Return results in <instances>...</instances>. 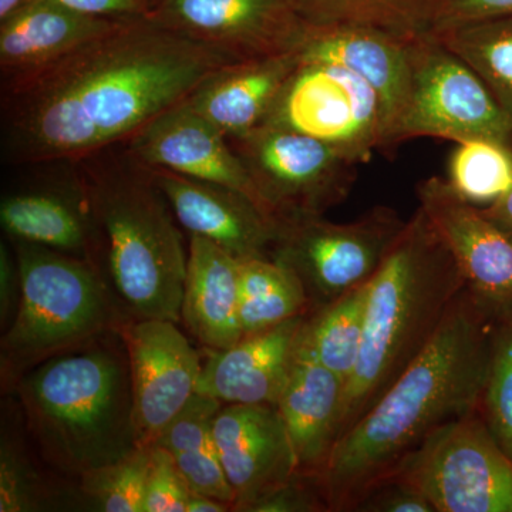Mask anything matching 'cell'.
<instances>
[{
    "label": "cell",
    "mask_w": 512,
    "mask_h": 512,
    "mask_svg": "<svg viewBox=\"0 0 512 512\" xmlns=\"http://www.w3.org/2000/svg\"><path fill=\"white\" fill-rule=\"evenodd\" d=\"M177 325L167 319H131L119 329L130 365L138 447H153L197 393L201 356Z\"/></svg>",
    "instance_id": "13"
},
{
    "label": "cell",
    "mask_w": 512,
    "mask_h": 512,
    "mask_svg": "<svg viewBox=\"0 0 512 512\" xmlns=\"http://www.w3.org/2000/svg\"><path fill=\"white\" fill-rule=\"evenodd\" d=\"M22 0H0V19L12 12Z\"/></svg>",
    "instance_id": "42"
},
{
    "label": "cell",
    "mask_w": 512,
    "mask_h": 512,
    "mask_svg": "<svg viewBox=\"0 0 512 512\" xmlns=\"http://www.w3.org/2000/svg\"><path fill=\"white\" fill-rule=\"evenodd\" d=\"M447 181L471 204H493L512 188V146L487 138L457 143Z\"/></svg>",
    "instance_id": "31"
},
{
    "label": "cell",
    "mask_w": 512,
    "mask_h": 512,
    "mask_svg": "<svg viewBox=\"0 0 512 512\" xmlns=\"http://www.w3.org/2000/svg\"><path fill=\"white\" fill-rule=\"evenodd\" d=\"M9 241L19 262L22 296L15 320L0 339V384L6 394L33 367L117 332L130 320L90 262L42 245Z\"/></svg>",
    "instance_id": "6"
},
{
    "label": "cell",
    "mask_w": 512,
    "mask_h": 512,
    "mask_svg": "<svg viewBox=\"0 0 512 512\" xmlns=\"http://www.w3.org/2000/svg\"><path fill=\"white\" fill-rule=\"evenodd\" d=\"M181 322L207 352H221L242 338L239 259L200 235H190L188 244Z\"/></svg>",
    "instance_id": "24"
},
{
    "label": "cell",
    "mask_w": 512,
    "mask_h": 512,
    "mask_svg": "<svg viewBox=\"0 0 512 512\" xmlns=\"http://www.w3.org/2000/svg\"><path fill=\"white\" fill-rule=\"evenodd\" d=\"M512 16V0H431L430 32Z\"/></svg>",
    "instance_id": "36"
},
{
    "label": "cell",
    "mask_w": 512,
    "mask_h": 512,
    "mask_svg": "<svg viewBox=\"0 0 512 512\" xmlns=\"http://www.w3.org/2000/svg\"><path fill=\"white\" fill-rule=\"evenodd\" d=\"M101 245V271L127 319L181 322L187 254L167 198L130 154L82 175Z\"/></svg>",
    "instance_id": "5"
},
{
    "label": "cell",
    "mask_w": 512,
    "mask_h": 512,
    "mask_svg": "<svg viewBox=\"0 0 512 512\" xmlns=\"http://www.w3.org/2000/svg\"><path fill=\"white\" fill-rule=\"evenodd\" d=\"M214 437L234 491L235 512H249L298 474L284 420L271 404H222Z\"/></svg>",
    "instance_id": "16"
},
{
    "label": "cell",
    "mask_w": 512,
    "mask_h": 512,
    "mask_svg": "<svg viewBox=\"0 0 512 512\" xmlns=\"http://www.w3.org/2000/svg\"><path fill=\"white\" fill-rule=\"evenodd\" d=\"M191 490L164 448L151 447L144 512H187Z\"/></svg>",
    "instance_id": "34"
},
{
    "label": "cell",
    "mask_w": 512,
    "mask_h": 512,
    "mask_svg": "<svg viewBox=\"0 0 512 512\" xmlns=\"http://www.w3.org/2000/svg\"><path fill=\"white\" fill-rule=\"evenodd\" d=\"M410 89L392 148L412 138H487L512 146V126L493 94L433 33L410 46Z\"/></svg>",
    "instance_id": "10"
},
{
    "label": "cell",
    "mask_w": 512,
    "mask_h": 512,
    "mask_svg": "<svg viewBox=\"0 0 512 512\" xmlns=\"http://www.w3.org/2000/svg\"><path fill=\"white\" fill-rule=\"evenodd\" d=\"M419 207L450 249L468 291L505 325L512 323V239L447 180L417 185Z\"/></svg>",
    "instance_id": "14"
},
{
    "label": "cell",
    "mask_w": 512,
    "mask_h": 512,
    "mask_svg": "<svg viewBox=\"0 0 512 512\" xmlns=\"http://www.w3.org/2000/svg\"><path fill=\"white\" fill-rule=\"evenodd\" d=\"M406 224L387 207L346 224L323 217L279 220L272 259L298 276L312 313L372 281Z\"/></svg>",
    "instance_id": "7"
},
{
    "label": "cell",
    "mask_w": 512,
    "mask_h": 512,
    "mask_svg": "<svg viewBox=\"0 0 512 512\" xmlns=\"http://www.w3.org/2000/svg\"><path fill=\"white\" fill-rule=\"evenodd\" d=\"M480 412L512 458V323L503 326L498 335Z\"/></svg>",
    "instance_id": "33"
},
{
    "label": "cell",
    "mask_w": 512,
    "mask_h": 512,
    "mask_svg": "<svg viewBox=\"0 0 512 512\" xmlns=\"http://www.w3.org/2000/svg\"><path fill=\"white\" fill-rule=\"evenodd\" d=\"M430 33L480 77L512 126V16Z\"/></svg>",
    "instance_id": "28"
},
{
    "label": "cell",
    "mask_w": 512,
    "mask_h": 512,
    "mask_svg": "<svg viewBox=\"0 0 512 512\" xmlns=\"http://www.w3.org/2000/svg\"><path fill=\"white\" fill-rule=\"evenodd\" d=\"M416 36L357 25H309L299 42L301 60L342 64L355 72L382 103L386 120V148L393 150L394 130L399 124L410 89V46Z\"/></svg>",
    "instance_id": "18"
},
{
    "label": "cell",
    "mask_w": 512,
    "mask_h": 512,
    "mask_svg": "<svg viewBox=\"0 0 512 512\" xmlns=\"http://www.w3.org/2000/svg\"><path fill=\"white\" fill-rule=\"evenodd\" d=\"M329 511L319 477L296 474L292 480L252 505L249 512Z\"/></svg>",
    "instance_id": "35"
},
{
    "label": "cell",
    "mask_w": 512,
    "mask_h": 512,
    "mask_svg": "<svg viewBox=\"0 0 512 512\" xmlns=\"http://www.w3.org/2000/svg\"><path fill=\"white\" fill-rule=\"evenodd\" d=\"M369 284L309 313L303 329V343L313 356L346 383L362 348Z\"/></svg>",
    "instance_id": "29"
},
{
    "label": "cell",
    "mask_w": 512,
    "mask_h": 512,
    "mask_svg": "<svg viewBox=\"0 0 512 512\" xmlns=\"http://www.w3.org/2000/svg\"><path fill=\"white\" fill-rule=\"evenodd\" d=\"M221 407L218 400L195 393L154 446L170 454L191 493L217 498L234 511V491L225 476L214 437V420Z\"/></svg>",
    "instance_id": "25"
},
{
    "label": "cell",
    "mask_w": 512,
    "mask_h": 512,
    "mask_svg": "<svg viewBox=\"0 0 512 512\" xmlns=\"http://www.w3.org/2000/svg\"><path fill=\"white\" fill-rule=\"evenodd\" d=\"M481 210L512 239V188L500 200Z\"/></svg>",
    "instance_id": "40"
},
{
    "label": "cell",
    "mask_w": 512,
    "mask_h": 512,
    "mask_svg": "<svg viewBox=\"0 0 512 512\" xmlns=\"http://www.w3.org/2000/svg\"><path fill=\"white\" fill-rule=\"evenodd\" d=\"M0 222L6 237L84 259L103 275L99 231L82 178L3 195Z\"/></svg>",
    "instance_id": "21"
},
{
    "label": "cell",
    "mask_w": 512,
    "mask_h": 512,
    "mask_svg": "<svg viewBox=\"0 0 512 512\" xmlns=\"http://www.w3.org/2000/svg\"><path fill=\"white\" fill-rule=\"evenodd\" d=\"M356 511L436 512L430 501L413 485L392 478L367 495Z\"/></svg>",
    "instance_id": "37"
},
{
    "label": "cell",
    "mask_w": 512,
    "mask_h": 512,
    "mask_svg": "<svg viewBox=\"0 0 512 512\" xmlns=\"http://www.w3.org/2000/svg\"><path fill=\"white\" fill-rule=\"evenodd\" d=\"M126 22L80 15L43 0H23L0 19L2 82L43 69Z\"/></svg>",
    "instance_id": "22"
},
{
    "label": "cell",
    "mask_w": 512,
    "mask_h": 512,
    "mask_svg": "<svg viewBox=\"0 0 512 512\" xmlns=\"http://www.w3.org/2000/svg\"><path fill=\"white\" fill-rule=\"evenodd\" d=\"M503 326L467 286L460 292L427 348L336 441L319 477L329 511H356L431 433L481 409Z\"/></svg>",
    "instance_id": "2"
},
{
    "label": "cell",
    "mask_w": 512,
    "mask_h": 512,
    "mask_svg": "<svg viewBox=\"0 0 512 512\" xmlns=\"http://www.w3.org/2000/svg\"><path fill=\"white\" fill-rule=\"evenodd\" d=\"M232 511L231 505L217 498L208 497L197 493H191L187 504V512H228Z\"/></svg>",
    "instance_id": "41"
},
{
    "label": "cell",
    "mask_w": 512,
    "mask_h": 512,
    "mask_svg": "<svg viewBox=\"0 0 512 512\" xmlns=\"http://www.w3.org/2000/svg\"><path fill=\"white\" fill-rule=\"evenodd\" d=\"M346 382L319 362L308 346L298 355L276 409L291 439L298 473L320 477L339 437Z\"/></svg>",
    "instance_id": "20"
},
{
    "label": "cell",
    "mask_w": 512,
    "mask_h": 512,
    "mask_svg": "<svg viewBox=\"0 0 512 512\" xmlns=\"http://www.w3.org/2000/svg\"><path fill=\"white\" fill-rule=\"evenodd\" d=\"M23 2V0H22ZM80 15L103 19L147 18L153 0H43Z\"/></svg>",
    "instance_id": "38"
},
{
    "label": "cell",
    "mask_w": 512,
    "mask_h": 512,
    "mask_svg": "<svg viewBox=\"0 0 512 512\" xmlns=\"http://www.w3.org/2000/svg\"><path fill=\"white\" fill-rule=\"evenodd\" d=\"M261 124L316 138L356 165L386 148L379 97L338 63L299 59Z\"/></svg>",
    "instance_id": "9"
},
{
    "label": "cell",
    "mask_w": 512,
    "mask_h": 512,
    "mask_svg": "<svg viewBox=\"0 0 512 512\" xmlns=\"http://www.w3.org/2000/svg\"><path fill=\"white\" fill-rule=\"evenodd\" d=\"M392 478L417 488L436 512H512V458L480 410L431 433Z\"/></svg>",
    "instance_id": "8"
},
{
    "label": "cell",
    "mask_w": 512,
    "mask_h": 512,
    "mask_svg": "<svg viewBox=\"0 0 512 512\" xmlns=\"http://www.w3.org/2000/svg\"><path fill=\"white\" fill-rule=\"evenodd\" d=\"M464 288L456 259L417 208L370 281L362 348L346 383L338 440L427 348Z\"/></svg>",
    "instance_id": "4"
},
{
    "label": "cell",
    "mask_w": 512,
    "mask_h": 512,
    "mask_svg": "<svg viewBox=\"0 0 512 512\" xmlns=\"http://www.w3.org/2000/svg\"><path fill=\"white\" fill-rule=\"evenodd\" d=\"M148 170L188 234L210 239L237 259H272L279 220L247 195L164 168Z\"/></svg>",
    "instance_id": "17"
},
{
    "label": "cell",
    "mask_w": 512,
    "mask_h": 512,
    "mask_svg": "<svg viewBox=\"0 0 512 512\" xmlns=\"http://www.w3.org/2000/svg\"><path fill=\"white\" fill-rule=\"evenodd\" d=\"M308 315L296 316L231 348L208 352L202 363L197 393L222 404L276 406L291 373Z\"/></svg>",
    "instance_id": "19"
},
{
    "label": "cell",
    "mask_w": 512,
    "mask_h": 512,
    "mask_svg": "<svg viewBox=\"0 0 512 512\" xmlns=\"http://www.w3.org/2000/svg\"><path fill=\"white\" fill-rule=\"evenodd\" d=\"M151 447L97 468L77 481L83 505L101 512H144Z\"/></svg>",
    "instance_id": "32"
},
{
    "label": "cell",
    "mask_w": 512,
    "mask_h": 512,
    "mask_svg": "<svg viewBox=\"0 0 512 512\" xmlns=\"http://www.w3.org/2000/svg\"><path fill=\"white\" fill-rule=\"evenodd\" d=\"M309 25H357L402 36L430 32L431 0H295Z\"/></svg>",
    "instance_id": "30"
},
{
    "label": "cell",
    "mask_w": 512,
    "mask_h": 512,
    "mask_svg": "<svg viewBox=\"0 0 512 512\" xmlns=\"http://www.w3.org/2000/svg\"><path fill=\"white\" fill-rule=\"evenodd\" d=\"M22 296V278L15 249L2 241L0 244V328L2 333L12 325L18 313Z\"/></svg>",
    "instance_id": "39"
},
{
    "label": "cell",
    "mask_w": 512,
    "mask_h": 512,
    "mask_svg": "<svg viewBox=\"0 0 512 512\" xmlns=\"http://www.w3.org/2000/svg\"><path fill=\"white\" fill-rule=\"evenodd\" d=\"M234 62L148 18L128 20L43 69L3 80V156L12 164L96 156Z\"/></svg>",
    "instance_id": "1"
},
{
    "label": "cell",
    "mask_w": 512,
    "mask_h": 512,
    "mask_svg": "<svg viewBox=\"0 0 512 512\" xmlns=\"http://www.w3.org/2000/svg\"><path fill=\"white\" fill-rule=\"evenodd\" d=\"M309 313L308 296L291 269L269 258L239 259L242 338Z\"/></svg>",
    "instance_id": "27"
},
{
    "label": "cell",
    "mask_w": 512,
    "mask_h": 512,
    "mask_svg": "<svg viewBox=\"0 0 512 512\" xmlns=\"http://www.w3.org/2000/svg\"><path fill=\"white\" fill-rule=\"evenodd\" d=\"M12 393L37 456L67 480L77 483L138 447L119 330L33 367Z\"/></svg>",
    "instance_id": "3"
},
{
    "label": "cell",
    "mask_w": 512,
    "mask_h": 512,
    "mask_svg": "<svg viewBox=\"0 0 512 512\" xmlns=\"http://www.w3.org/2000/svg\"><path fill=\"white\" fill-rule=\"evenodd\" d=\"M126 143L127 153L140 164L232 188L274 215L228 138L187 100L165 110Z\"/></svg>",
    "instance_id": "15"
},
{
    "label": "cell",
    "mask_w": 512,
    "mask_h": 512,
    "mask_svg": "<svg viewBox=\"0 0 512 512\" xmlns=\"http://www.w3.org/2000/svg\"><path fill=\"white\" fill-rule=\"evenodd\" d=\"M229 143L278 220L323 217L355 184L356 164L296 131L261 124Z\"/></svg>",
    "instance_id": "11"
},
{
    "label": "cell",
    "mask_w": 512,
    "mask_h": 512,
    "mask_svg": "<svg viewBox=\"0 0 512 512\" xmlns=\"http://www.w3.org/2000/svg\"><path fill=\"white\" fill-rule=\"evenodd\" d=\"M25 421L18 404L15 412L6 410L0 436V512H40L66 510L83 505L79 485L64 487L43 473L28 441Z\"/></svg>",
    "instance_id": "26"
},
{
    "label": "cell",
    "mask_w": 512,
    "mask_h": 512,
    "mask_svg": "<svg viewBox=\"0 0 512 512\" xmlns=\"http://www.w3.org/2000/svg\"><path fill=\"white\" fill-rule=\"evenodd\" d=\"M298 62V50L293 49L227 64L185 100L228 140H234L262 123Z\"/></svg>",
    "instance_id": "23"
},
{
    "label": "cell",
    "mask_w": 512,
    "mask_h": 512,
    "mask_svg": "<svg viewBox=\"0 0 512 512\" xmlns=\"http://www.w3.org/2000/svg\"><path fill=\"white\" fill-rule=\"evenodd\" d=\"M147 18L234 60L289 52L305 30L295 0H153Z\"/></svg>",
    "instance_id": "12"
}]
</instances>
